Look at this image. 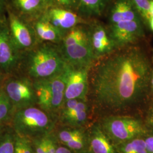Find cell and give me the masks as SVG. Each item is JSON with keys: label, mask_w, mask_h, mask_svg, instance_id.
<instances>
[{"label": "cell", "mask_w": 153, "mask_h": 153, "mask_svg": "<svg viewBox=\"0 0 153 153\" xmlns=\"http://www.w3.org/2000/svg\"><path fill=\"white\" fill-rule=\"evenodd\" d=\"M150 18L153 16V0L150 1Z\"/></svg>", "instance_id": "30"}, {"label": "cell", "mask_w": 153, "mask_h": 153, "mask_svg": "<svg viewBox=\"0 0 153 153\" xmlns=\"http://www.w3.org/2000/svg\"><path fill=\"white\" fill-rule=\"evenodd\" d=\"M32 153H35V151H34V149H33V152H32Z\"/></svg>", "instance_id": "33"}, {"label": "cell", "mask_w": 153, "mask_h": 153, "mask_svg": "<svg viewBox=\"0 0 153 153\" xmlns=\"http://www.w3.org/2000/svg\"><path fill=\"white\" fill-rule=\"evenodd\" d=\"M143 18L149 21L150 18L149 0H129Z\"/></svg>", "instance_id": "25"}, {"label": "cell", "mask_w": 153, "mask_h": 153, "mask_svg": "<svg viewBox=\"0 0 153 153\" xmlns=\"http://www.w3.org/2000/svg\"><path fill=\"white\" fill-rule=\"evenodd\" d=\"M16 2L23 13L30 16L39 14L48 4L47 0H16Z\"/></svg>", "instance_id": "19"}, {"label": "cell", "mask_w": 153, "mask_h": 153, "mask_svg": "<svg viewBox=\"0 0 153 153\" xmlns=\"http://www.w3.org/2000/svg\"><path fill=\"white\" fill-rule=\"evenodd\" d=\"M90 68V67H79L67 64L64 71L65 77L64 101L69 99H86Z\"/></svg>", "instance_id": "8"}, {"label": "cell", "mask_w": 153, "mask_h": 153, "mask_svg": "<svg viewBox=\"0 0 153 153\" xmlns=\"http://www.w3.org/2000/svg\"><path fill=\"white\" fill-rule=\"evenodd\" d=\"M64 71L60 74L49 78L33 81L37 104L41 109L51 115L59 112L64 102L65 89Z\"/></svg>", "instance_id": "5"}, {"label": "cell", "mask_w": 153, "mask_h": 153, "mask_svg": "<svg viewBox=\"0 0 153 153\" xmlns=\"http://www.w3.org/2000/svg\"><path fill=\"white\" fill-rule=\"evenodd\" d=\"M136 20H140V19L129 0H119L115 4L110 16L111 25Z\"/></svg>", "instance_id": "17"}, {"label": "cell", "mask_w": 153, "mask_h": 153, "mask_svg": "<svg viewBox=\"0 0 153 153\" xmlns=\"http://www.w3.org/2000/svg\"><path fill=\"white\" fill-rule=\"evenodd\" d=\"M43 16L53 26L64 34L73 28L80 25L82 22L81 18L70 9L60 7L49 9Z\"/></svg>", "instance_id": "13"}, {"label": "cell", "mask_w": 153, "mask_h": 153, "mask_svg": "<svg viewBox=\"0 0 153 153\" xmlns=\"http://www.w3.org/2000/svg\"><path fill=\"white\" fill-rule=\"evenodd\" d=\"M88 140L91 153H115L108 137L98 126L92 129Z\"/></svg>", "instance_id": "16"}, {"label": "cell", "mask_w": 153, "mask_h": 153, "mask_svg": "<svg viewBox=\"0 0 153 153\" xmlns=\"http://www.w3.org/2000/svg\"><path fill=\"white\" fill-rule=\"evenodd\" d=\"M88 31L93 52L96 59L109 55L115 48L114 42L107 30L101 25H95Z\"/></svg>", "instance_id": "14"}, {"label": "cell", "mask_w": 153, "mask_h": 153, "mask_svg": "<svg viewBox=\"0 0 153 153\" xmlns=\"http://www.w3.org/2000/svg\"><path fill=\"white\" fill-rule=\"evenodd\" d=\"M33 150L31 140L18 135L15 136L14 153H32Z\"/></svg>", "instance_id": "23"}, {"label": "cell", "mask_w": 153, "mask_h": 153, "mask_svg": "<svg viewBox=\"0 0 153 153\" xmlns=\"http://www.w3.org/2000/svg\"><path fill=\"white\" fill-rule=\"evenodd\" d=\"M25 71L32 81L49 78L61 73L67 63L59 44L39 43L25 53Z\"/></svg>", "instance_id": "2"}, {"label": "cell", "mask_w": 153, "mask_h": 153, "mask_svg": "<svg viewBox=\"0 0 153 153\" xmlns=\"http://www.w3.org/2000/svg\"><path fill=\"white\" fill-rule=\"evenodd\" d=\"M14 108L5 90L0 91V123L7 120Z\"/></svg>", "instance_id": "22"}, {"label": "cell", "mask_w": 153, "mask_h": 153, "mask_svg": "<svg viewBox=\"0 0 153 153\" xmlns=\"http://www.w3.org/2000/svg\"><path fill=\"white\" fill-rule=\"evenodd\" d=\"M148 153H153V136H149L144 140Z\"/></svg>", "instance_id": "27"}, {"label": "cell", "mask_w": 153, "mask_h": 153, "mask_svg": "<svg viewBox=\"0 0 153 153\" xmlns=\"http://www.w3.org/2000/svg\"><path fill=\"white\" fill-rule=\"evenodd\" d=\"M48 3L51 2L58 5V7L71 9L76 5V0H47Z\"/></svg>", "instance_id": "26"}, {"label": "cell", "mask_w": 153, "mask_h": 153, "mask_svg": "<svg viewBox=\"0 0 153 153\" xmlns=\"http://www.w3.org/2000/svg\"><path fill=\"white\" fill-rule=\"evenodd\" d=\"M85 153V152H82V153Z\"/></svg>", "instance_id": "34"}, {"label": "cell", "mask_w": 153, "mask_h": 153, "mask_svg": "<svg viewBox=\"0 0 153 153\" xmlns=\"http://www.w3.org/2000/svg\"><path fill=\"white\" fill-rule=\"evenodd\" d=\"M150 83H151V87L153 90V75L152 74L150 77Z\"/></svg>", "instance_id": "32"}, {"label": "cell", "mask_w": 153, "mask_h": 153, "mask_svg": "<svg viewBox=\"0 0 153 153\" xmlns=\"http://www.w3.org/2000/svg\"><path fill=\"white\" fill-rule=\"evenodd\" d=\"M67 64L79 67H91L96 59L91 45L88 31L78 25L64 35L59 44Z\"/></svg>", "instance_id": "3"}, {"label": "cell", "mask_w": 153, "mask_h": 153, "mask_svg": "<svg viewBox=\"0 0 153 153\" xmlns=\"http://www.w3.org/2000/svg\"><path fill=\"white\" fill-rule=\"evenodd\" d=\"M59 113L62 123L68 126L79 128L87 120L88 105L85 100H66L64 102Z\"/></svg>", "instance_id": "11"}, {"label": "cell", "mask_w": 153, "mask_h": 153, "mask_svg": "<svg viewBox=\"0 0 153 153\" xmlns=\"http://www.w3.org/2000/svg\"><path fill=\"white\" fill-rule=\"evenodd\" d=\"M149 26L151 28V30L153 31V16L151 17L149 20Z\"/></svg>", "instance_id": "31"}, {"label": "cell", "mask_w": 153, "mask_h": 153, "mask_svg": "<svg viewBox=\"0 0 153 153\" xmlns=\"http://www.w3.org/2000/svg\"><path fill=\"white\" fill-rule=\"evenodd\" d=\"M31 140L36 153H55L58 146L56 136L52 132Z\"/></svg>", "instance_id": "18"}, {"label": "cell", "mask_w": 153, "mask_h": 153, "mask_svg": "<svg viewBox=\"0 0 153 153\" xmlns=\"http://www.w3.org/2000/svg\"><path fill=\"white\" fill-rule=\"evenodd\" d=\"M32 26L39 43L59 44L65 35L53 26L43 15L36 18Z\"/></svg>", "instance_id": "15"}, {"label": "cell", "mask_w": 153, "mask_h": 153, "mask_svg": "<svg viewBox=\"0 0 153 153\" xmlns=\"http://www.w3.org/2000/svg\"><path fill=\"white\" fill-rule=\"evenodd\" d=\"M5 91L16 110L37 104L33 81L27 76L9 80L6 83Z\"/></svg>", "instance_id": "7"}, {"label": "cell", "mask_w": 153, "mask_h": 153, "mask_svg": "<svg viewBox=\"0 0 153 153\" xmlns=\"http://www.w3.org/2000/svg\"></svg>", "instance_id": "35"}, {"label": "cell", "mask_w": 153, "mask_h": 153, "mask_svg": "<svg viewBox=\"0 0 153 153\" xmlns=\"http://www.w3.org/2000/svg\"><path fill=\"white\" fill-rule=\"evenodd\" d=\"M151 66L140 49L131 48L110 55L96 68L94 94L99 103L120 108L142 96L151 77Z\"/></svg>", "instance_id": "1"}, {"label": "cell", "mask_w": 153, "mask_h": 153, "mask_svg": "<svg viewBox=\"0 0 153 153\" xmlns=\"http://www.w3.org/2000/svg\"><path fill=\"white\" fill-rule=\"evenodd\" d=\"M121 153H148L144 140L139 137L128 142L121 148Z\"/></svg>", "instance_id": "21"}, {"label": "cell", "mask_w": 153, "mask_h": 153, "mask_svg": "<svg viewBox=\"0 0 153 153\" xmlns=\"http://www.w3.org/2000/svg\"><path fill=\"white\" fill-rule=\"evenodd\" d=\"M74 152L71 150L70 149L67 148L64 145L58 146L56 150L55 153H73Z\"/></svg>", "instance_id": "28"}, {"label": "cell", "mask_w": 153, "mask_h": 153, "mask_svg": "<svg viewBox=\"0 0 153 153\" xmlns=\"http://www.w3.org/2000/svg\"><path fill=\"white\" fill-rule=\"evenodd\" d=\"M13 123L16 135L30 140L52 132L55 127L51 115L35 105L16 110Z\"/></svg>", "instance_id": "4"}, {"label": "cell", "mask_w": 153, "mask_h": 153, "mask_svg": "<svg viewBox=\"0 0 153 153\" xmlns=\"http://www.w3.org/2000/svg\"><path fill=\"white\" fill-rule=\"evenodd\" d=\"M9 30L16 48L22 54L34 48L39 42L32 25L13 14L9 16Z\"/></svg>", "instance_id": "9"}, {"label": "cell", "mask_w": 153, "mask_h": 153, "mask_svg": "<svg viewBox=\"0 0 153 153\" xmlns=\"http://www.w3.org/2000/svg\"><path fill=\"white\" fill-rule=\"evenodd\" d=\"M148 122L149 124L153 127V108L151 110L148 117Z\"/></svg>", "instance_id": "29"}, {"label": "cell", "mask_w": 153, "mask_h": 153, "mask_svg": "<svg viewBox=\"0 0 153 153\" xmlns=\"http://www.w3.org/2000/svg\"><path fill=\"white\" fill-rule=\"evenodd\" d=\"M23 54L16 48L8 28L0 25V69L11 71L22 62Z\"/></svg>", "instance_id": "10"}, {"label": "cell", "mask_w": 153, "mask_h": 153, "mask_svg": "<svg viewBox=\"0 0 153 153\" xmlns=\"http://www.w3.org/2000/svg\"><path fill=\"white\" fill-rule=\"evenodd\" d=\"M102 129L108 138L122 143L142 136L147 132L140 121L124 116H111L104 119Z\"/></svg>", "instance_id": "6"}, {"label": "cell", "mask_w": 153, "mask_h": 153, "mask_svg": "<svg viewBox=\"0 0 153 153\" xmlns=\"http://www.w3.org/2000/svg\"><path fill=\"white\" fill-rule=\"evenodd\" d=\"M107 1L108 0H76V4L80 6L83 11L92 16L100 15L104 11Z\"/></svg>", "instance_id": "20"}, {"label": "cell", "mask_w": 153, "mask_h": 153, "mask_svg": "<svg viewBox=\"0 0 153 153\" xmlns=\"http://www.w3.org/2000/svg\"><path fill=\"white\" fill-rule=\"evenodd\" d=\"M15 136L10 133L0 135V153H14Z\"/></svg>", "instance_id": "24"}, {"label": "cell", "mask_w": 153, "mask_h": 153, "mask_svg": "<svg viewBox=\"0 0 153 153\" xmlns=\"http://www.w3.org/2000/svg\"><path fill=\"white\" fill-rule=\"evenodd\" d=\"M109 33L116 46L133 43L142 37L144 33L140 20H136L111 25Z\"/></svg>", "instance_id": "12"}]
</instances>
